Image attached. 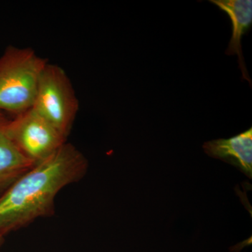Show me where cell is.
Listing matches in <instances>:
<instances>
[{
    "instance_id": "6da1fadb",
    "label": "cell",
    "mask_w": 252,
    "mask_h": 252,
    "mask_svg": "<svg viewBox=\"0 0 252 252\" xmlns=\"http://www.w3.org/2000/svg\"><path fill=\"white\" fill-rule=\"evenodd\" d=\"M87 169L85 157L68 143L31 167L0 196V235L51 216L58 193L81 180Z\"/></svg>"
},
{
    "instance_id": "7a4b0ae2",
    "label": "cell",
    "mask_w": 252,
    "mask_h": 252,
    "mask_svg": "<svg viewBox=\"0 0 252 252\" xmlns=\"http://www.w3.org/2000/svg\"><path fill=\"white\" fill-rule=\"evenodd\" d=\"M47 64L29 48H6L0 57V111L18 116L31 109Z\"/></svg>"
},
{
    "instance_id": "3957f363",
    "label": "cell",
    "mask_w": 252,
    "mask_h": 252,
    "mask_svg": "<svg viewBox=\"0 0 252 252\" xmlns=\"http://www.w3.org/2000/svg\"><path fill=\"white\" fill-rule=\"evenodd\" d=\"M78 107L75 93L65 72L59 66L46 64L32 109L67 138Z\"/></svg>"
},
{
    "instance_id": "277c9868",
    "label": "cell",
    "mask_w": 252,
    "mask_h": 252,
    "mask_svg": "<svg viewBox=\"0 0 252 252\" xmlns=\"http://www.w3.org/2000/svg\"><path fill=\"white\" fill-rule=\"evenodd\" d=\"M4 127L18 150L34 165L51 157L67 140L32 108L14 120L5 121Z\"/></svg>"
},
{
    "instance_id": "5b68a950",
    "label": "cell",
    "mask_w": 252,
    "mask_h": 252,
    "mask_svg": "<svg viewBox=\"0 0 252 252\" xmlns=\"http://www.w3.org/2000/svg\"><path fill=\"white\" fill-rule=\"evenodd\" d=\"M207 155L238 167L248 177H252V128L227 139H217L204 143Z\"/></svg>"
},
{
    "instance_id": "8992f818",
    "label": "cell",
    "mask_w": 252,
    "mask_h": 252,
    "mask_svg": "<svg viewBox=\"0 0 252 252\" xmlns=\"http://www.w3.org/2000/svg\"><path fill=\"white\" fill-rule=\"evenodd\" d=\"M210 2L217 5L229 16L232 23V36L225 54L237 55L238 64L243 74V79H246L252 86V80L245 66L241 39L251 28L252 23V0H211Z\"/></svg>"
},
{
    "instance_id": "52a82bcc",
    "label": "cell",
    "mask_w": 252,
    "mask_h": 252,
    "mask_svg": "<svg viewBox=\"0 0 252 252\" xmlns=\"http://www.w3.org/2000/svg\"><path fill=\"white\" fill-rule=\"evenodd\" d=\"M0 122V196L34 164L24 157L5 132Z\"/></svg>"
},
{
    "instance_id": "ba28073f",
    "label": "cell",
    "mask_w": 252,
    "mask_h": 252,
    "mask_svg": "<svg viewBox=\"0 0 252 252\" xmlns=\"http://www.w3.org/2000/svg\"><path fill=\"white\" fill-rule=\"evenodd\" d=\"M4 243V237L1 236V235H0V247L1 246V245H3V243Z\"/></svg>"
},
{
    "instance_id": "9c48e42d",
    "label": "cell",
    "mask_w": 252,
    "mask_h": 252,
    "mask_svg": "<svg viewBox=\"0 0 252 252\" xmlns=\"http://www.w3.org/2000/svg\"><path fill=\"white\" fill-rule=\"evenodd\" d=\"M5 119H4V117H2V115H1V113H0V122H3V121H4Z\"/></svg>"
}]
</instances>
